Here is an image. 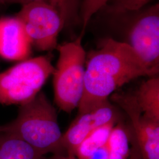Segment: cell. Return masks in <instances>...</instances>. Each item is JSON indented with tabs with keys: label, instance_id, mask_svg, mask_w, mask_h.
Returning <instances> with one entry per match:
<instances>
[{
	"label": "cell",
	"instance_id": "1",
	"mask_svg": "<svg viewBox=\"0 0 159 159\" xmlns=\"http://www.w3.org/2000/svg\"><path fill=\"white\" fill-rule=\"evenodd\" d=\"M85 69L84 92L79 114L89 112L107 101L122 85L142 76L154 77L127 43L103 40L89 55Z\"/></svg>",
	"mask_w": 159,
	"mask_h": 159
},
{
	"label": "cell",
	"instance_id": "2",
	"mask_svg": "<svg viewBox=\"0 0 159 159\" xmlns=\"http://www.w3.org/2000/svg\"><path fill=\"white\" fill-rule=\"evenodd\" d=\"M0 130L23 140L43 156L61 150L63 133L57 112L43 92L20 106L16 119L1 126Z\"/></svg>",
	"mask_w": 159,
	"mask_h": 159
},
{
	"label": "cell",
	"instance_id": "3",
	"mask_svg": "<svg viewBox=\"0 0 159 159\" xmlns=\"http://www.w3.org/2000/svg\"><path fill=\"white\" fill-rule=\"evenodd\" d=\"M83 34L73 41L57 46L59 57L53 75L54 100L66 113L78 107L84 92L86 54Z\"/></svg>",
	"mask_w": 159,
	"mask_h": 159
},
{
	"label": "cell",
	"instance_id": "4",
	"mask_svg": "<svg viewBox=\"0 0 159 159\" xmlns=\"http://www.w3.org/2000/svg\"><path fill=\"white\" fill-rule=\"evenodd\" d=\"M47 56L27 58L0 73V104L19 105L31 101L52 74Z\"/></svg>",
	"mask_w": 159,
	"mask_h": 159
},
{
	"label": "cell",
	"instance_id": "5",
	"mask_svg": "<svg viewBox=\"0 0 159 159\" xmlns=\"http://www.w3.org/2000/svg\"><path fill=\"white\" fill-rule=\"evenodd\" d=\"M22 24L32 46L40 51L57 48L58 36L64 23L57 10L44 1L22 6L16 16Z\"/></svg>",
	"mask_w": 159,
	"mask_h": 159
},
{
	"label": "cell",
	"instance_id": "6",
	"mask_svg": "<svg viewBox=\"0 0 159 159\" xmlns=\"http://www.w3.org/2000/svg\"><path fill=\"white\" fill-rule=\"evenodd\" d=\"M135 13L127 30V43L153 76H157L159 70V4Z\"/></svg>",
	"mask_w": 159,
	"mask_h": 159
},
{
	"label": "cell",
	"instance_id": "7",
	"mask_svg": "<svg viewBox=\"0 0 159 159\" xmlns=\"http://www.w3.org/2000/svg\"><path fill=\"white\" fill-rule=\"evenodd\" d=\"M119 104L130 118L142 159H159V123L146 116L134 95H116Z\"/></svg>",
	"mask_w": 159,
	"mask_h": 159
},
{
	"label": "cell",
	"instance_id": "8",
	"mask_svg": "<svg viewBox=\"0 0 159 159\" xmlns=\"http://www.w3.org/2000/svg\"><path fill=\"white\" fill-rule=\"evenodd\" d=\"M117 117L116 110L108 101L89 112L79 114L63 134L61 150H66L68 154L75 156L77 148L87 137L101 126L116 123Z\"/></svg>",
	"mask_w": 159,
	"mask_h": 159
},
{
	"label": "cell",
	"instance_id": "9",
	"mask_svg": "<svg viewBox=\"0 0 159 159\" xmlns=\"http://www.w3.org/2000/svg\"><path fill=\"white\" fill-rule=\"evenodd\" d=\"M32 44L16 17L0 18V57L10 61L29 58Z\"/></svg>",
	"mask_w": 159,
	"mask_h": 159
},
{
	"label": "cell",
	"instance_id": "10",
	"mask_svg": "<svg viewBox=\"0 0 159 159\" xmlns=\"http://www.w3.org/2000/svg\"><path fill=\"white\" fill-rule=\"evenodd\" d=\"M134 96L143 114L159 123V77H152L144 81Z\"/></svg>",
	"mask_w": 159,
	"mask_h": 159
},
{
	"label": "cell",
	"instance_id": "11",
	"mask_svg": "<svg viewBox=\"0 0 159 159\" xmlns=\"http://www.w3.org/2000/svg\"><path fill=\"white\" fill-rule=\"evenodd\" d=\"M43 155L18 137L0 134V159H43Z\"/></svg>",
	"mask_w": 159,
	"mask_h": 159
},
{
	"label": "cell",
	"instance_id": "12",
	"mask_svg": "<svg viewBox=\"0 0 159 159\" xmlns=\"http://www.w3.org/2000/svg\"><path fill=\"white\" fill-rule=\"evenodd\" d=\"M115 123L101 126L87 137L76 150L75 156L78 159H88L98 148L106 145Z\"/></svg>",
	"mask_w": 159,
	"mask_h": 159
},
{
	"label": "cell",
	"instance_id": "13",
	"mask_svg": "<svg viewBox=\"0 0 159 159\" xmlns=\"http://www.w3.org/2000/svg\"><path fill=\"white\" fill-rule=\"evenodd\" d=\"M109 159H128L130 156V137L124 126L114 125L107 142Z\"/></svg>",
	"mask_w": 159,
	"mask_h": 159
},
{
	"label": "cell",
	"instance_id": "14",
	"mask_svg": "<svg viewBox=\"0 0 159 159\" xmlns=\"http://www.w3.org/2000/svg\"><path fill=\"white\" fill-rule=\"evenodd\" d=\"M54 7L63 19L64 27L74 25L81 22L80 17V0H47Z\"/></svg>",
	"mask_w": 159,
	"mask_h": 159
},
{
	"label": "cell",
	"instance_id": "15",
	"mask_svg": "<svg viewBox=\"0 0 159 159\" xmlns=\"http://www.w3.org/2000/svg\"><path fill=\"white\" fill-rule=\"evenodd\" d=\"M149 0H114L108 11L115 16H124L142 10Z\"/></svg>",
	"mask_w": 159,
	"mask_h": 159
},
{
	"label": "cell",
	"instance_id": "16",
	"mask_svg": "<svg viewBox=\"0 0 159 159\" xmlns=\"http://www.w3.org/2000/svg\"><path fill=\"white\" fill-rule=\"evenodd\" d=\"M110 0H83L80 7V17L83 25L82 34L84 33L91 17L97 12L107 5Z\"/></svg>",
	"mask_w": 159,
	"mask_h": 159
},
{
	"label": "cell",
	"instance_id": "17",
	"mask_svg": "<svg viewBox=\"0 0 159 159\" xmlns=\"http://www.w3.org/2000/svg\"><path fill=\"white\" fill-rule=\"evenodd\" d=\"M88 159H109V150L107 143L106 145L98 148L92 154Z\"/></svg>",
	"mask_w": 159,
	"mask_h": 159
},
{
	"label": "cell",
	"instance_id": "18",
	"mask_svg": "<svg viewBox=\"0 0 159 159\" xmlns=\"http://www.w3.org/2000/svg\"><path fill=\"white\" fill-rule=\"evenodd\" d=\"M50 159H77L75 157V156L68 154L67 156L61 155L60 153L55 154Z\"/></svg>",
	"mask_w": 159,
	"mask_h": 159
},
{
	"label": "cell",
	"instance_id": "19",
	"mask_svg": "<svg viewBox=\"0 0 159 159\" xmlns=\"http://www.w3.org/2000/svg\"><path fill=\"white\" fill-rule=\"evenodd\" d=\"M129 159H140V156H139V155H138V156H137V155L136 154H133L131 155L130 158Z\"/></svg>",
	"mask_w": 159,
	"mask_h": 159
},
{
	"label": "cell",
	"instance_id": "20",
	"mask_svg": "<svg viewBox=\"0 0 159 159\" xmlns=\"http://www.w3.org/2000/svg\"><path fill=\"white\" fill-rule=\"evenodd\" d=\"M6 4V0H0V4Z\"/></svg>",
	"mask_w": 159,
	"mask_h": 159
},
{
	"label": "cell",
	"instance_id": "21",
	"mask_svg": "<svg viewBox=\"0 0 159 159\" xmlns=\"http://www.w3.org/2000/svg\"><path fill=\"white\" fill-rule=\"evenodd\" d=\"M0 134H1V130H0Z\"/></svg>",
	"mask_w": 159,
	"mask_h": 159
}]
</instances>
